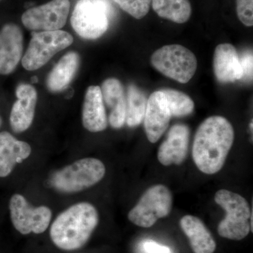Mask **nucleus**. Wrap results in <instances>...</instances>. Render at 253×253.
<instances>
[{
  "mask_svg": "<svg viewBox=\"0 0 253 253\" xmlns=\"http://www.w3.org/2000/svg\"><path fill=\"white\" fill-rule=\"evenodd\" d=\"M234 141V127L226 118L214 116L205 120L198 127L193 144V160L196 167L206 174L219 172Z\"/></svg>",
  "mask_w": 253,
  "mask_h": 253,
  "instance_id": "nucleus-1",
  "label": "nucleus"
},
{
  "mask_svg": "<svg viewBox=\"0 0 253 253\" xmlns=\"http://www.w3.org/2000/svg\"><path fill=\"white\" fill-rule=\"evenodd\" d=\"M98 224L99 214L94 206L79 203L56 217L50 229V237L60 249L74 251L86 244Z\"/></svg>",
  "mask_w": 253,
  "mask_h": 253,
  "instance_id": "nucleus-2",
  "label": "nucleus"
},
{
  "mask_svg": "<svg viewBox=\"0 0 253 253\" xmlns=\"http://www.w3.org/2000/svg\"><path fill=\"white\" fill-rule=\"evenodd\" d=\"M214 201L226 211L225 217L218 225L219 235L234 241L249 235L252 212L246 199L236 193L221 189L214 195Z\"/></svg>",
  "mask_w": 253,
  "mask_h": 253,
  "instance_id": "nucleus-3",
  "label": "nucleus"
},
{
  "mask_svg": "<svg viewBox=\"0 0 253 253\" xmlns=\"http://www.w3.org/2000/svg\"><path fill=\"white\" fill-rule=\"evenodd\" d=\"M106 174L104 163L99 159L86 158L56 171L50 178V185L60 192H79L99 182Z\"/></svg>",
  "mask_w": 253,
  "mask_h": 253,
  "instance_id": "nucleus-4",
  "label": "nucleus"
},
{
  "mask_svg": "<svg viewBox=\"0 0 253 253\" xmlns=\"http://www.w3.org/2000/svg\"><path fill=\"white\" fill-rule=\"evenodd\" d=\"M151 63L165 76L182 84L191 81L198 66L194 53L180 44H169L156 50Z\"/></svg>",
  "mask_w": 253,
  "mask_h": 253,
  "instance_id": "nucleus-5",
  "label": "nucleus"
},
{
  "mask_svg": "<svg viewBox=\"0 0 253 253\" xmlns=\"http://www.w3.org/2000/svg\"><path fill=\"white\" fill-rule=\"evenodd\" d=\"M29 45L22 57V66L27 71L39 69L55 54L71 46L73 38L63 31L33 32Z\"/></svg>",
  "mask_w": 253,
  "mask_h": 253,
  "instance_id": "nucleus-6",
  "label": "nucleus"
},
{
  "mask_svg": "<svg viewBox=\"0 0 253 253\" xmlns=\"http://www.w3.org/2000/svg\"><path fill=\"white\" fill-rule=\"evenodd\" d=\"M172 208L170 190L163 184H157L145 191L137 204L128 213V219L140 227H151L158 219L169 215Z\"/></svg>",
  "mask_w": 253,
  "mask_h": 253,
  "instance_id": "nucleus-7",
  "label": "nucleus"
},
{
  "mask_svg": "<svg viewBox=\"0 0 253 253\" xmlns=\"http://www.w3.org/2000/svg\"><path fill=\"white\" fill-rule=\"evenodd\" d=\"M71 23L81 38L97 39L109 28L106 4L101 0H79L73 10Z\"/></svg>",
  "mask_w": 253,
  "mask_h": 253,
  "instance_id": "nucleus-8",
  "label": "nucleus"
},
{
  "mask_svg": "<svg viewBox=\"0 0 253 253\" xmlns=\"http://www.w3.org/2000/svg\"><path fill=\"white\" fill-rule=\"evenodd\" d=\"M10 215L15 229L23 235L31 233L41 234L49 227L52 212L46 206L33 207L20 194L11 196L9 201Z\"/></svg>",
  "mask_w": 253,
  "mask_h": 253,
  "instance_id": "nucleus-9",
  "label": "nucleus"
},
{
  "mask_svg": "<svg viewBox=\"0 0 253 253\" xmlns=\"http://www.w3.org/2000/svg\"><path fill=\"white\" fill-rule=\"evenodd\" d=\"M71 3L69 0H51L23 13L21 21L31 31H59L67 22Z\"/></svg>",
  "mask_w": 253,
  "mask_h": 253,
  "instance_id": "nucleus-10",
  "label": "nucleus"
},
{
  "mask_svg": "<svg viewBox=\"0 0 253 253\" xmlns=\"http://www.w3.org/2000/svg\"><path fill=\"white\" fill-rule=\"evenodd\" d=\"M23 36L14 23L5 24L0 31V75L11 74L22 59Z\"/></svg>",
  "mask_w": 253,
  "mask_h": 253,
  "instance_id": "nucleus-11",
  "label": "nucleus"
},
{
  "mask_svg": "<svg viewBox=\"0 0 253 253\" xmlns=\"http://www.w3.org/2000/svg\"><path fill=\"white\" fill-rule=\"evenodd\" d=\"M171 118L164 94L161 90L152 93L144 118L145 131L150 142L154 144L159 140L167 130Z\"/></svg>",
  "mask_w": 253,
  "mask_h": 253,
  "instance_id": "nucleus-12",
  "label": "nucleus"
},
{
  "mask_svg": "<svg viewBox=\"0 0 253 253\" xmlns=\"http://www.w3.org/2000/svg\"><path fill=\"white\" fill-rule=\"evenodd\" d=\"M189 138V126L183 124L173 126L158 149V161L164 166L182 164L187 157Z\"/></svg>",
  "mask_w": 253,
  "mask_h": 253,
  "instance_id": "nucleus-13",
  "label": "nucleus"
},
{
  "mask_svg": "<svg viewBox=\"0 0 253 253\" xmlns=\"http://www.w3.org/2000/svg\"><path fill=\"white\" fill-rule=\"evenodd\" d=\"M16 102L10 114V126L15 133L27 130L34 119L38 99L36 88L28 84H19L16 88Z\"/></svg>",
  "mask_w": 253,
  "mask_h": 253,
  "instance_id": "nucleus-14",
  "label": "nucleus"
},
{
  "mask_svg": "<svg viewBox=\"0 0 253 253\" xmlns=\"http://www.w3.org/2000/svg\"><path fill=\"white\" fill-rule=\"evenodd\" d=\"M213 70L220 83H234L241 80L244 71L237 50L229 43L219 44L213 57Z\"/></svg>",
  "mask_w": 253,
  "mask_h": 253,
  "instance_id": "nucleus-15",
  "label": "nucleus"
},
{
  "mask_svg": "<svg viewBox=\"0 0 253 253\" xmlns=\"http://www.w3.org/2000/svg\"><path fill=\"white\" fill-rule=\"evenodd\" d=\"M82 120L84 127L91 132H99L107 128L109 121L100 86H90L86 89Z\"/></svg>",
  "mask_w": 253,
  "mask_h": 253,
  "instance_id": "nucleus-16",
  "label": "nucleus"
},
{
  "mask_svg": "<svg viewBox=\"0 0 253 253\" xmlns=\"http://www.w3.org/2000/svg\"><path fill=\"white\" fill-rule=\"evenodd\" d=\"M103 101L109 110L110 126L120 129L126 124V96L121 82L116 78H109L101 87Z\"/></svg>",
  "mask_w": 253,
  "mask_h": 253,
  "instance_id": "nucleus-17",
  "label": "nucleus"
},
{
  "mask_svg": "<svg viewBox=\"0 0 253 253\" xmlns=\"http://www.w3.org/2000/svg\"><path fill=\"white\" fill-rule=\"evenodd\" d=\"M31 154V147L28 143L18 140L8 131L0 132V177L9 175L15 166Z\"/></svg>",
  "mask_w": 253,
  "mask_h": 253,
  "instance_id": "nucleus-18",
  "label": "nucleus"
},
{
  "mask_svg": "<svg viewBox=\"0 0 253 253\" xmlns=\"http://www.w3.org/2000/svg\"><path fill=\"white\" fill-rule=\"evenodd\" d=\"M181 229L187 236L194 253H213L216 243L211 232L199 217L185 215L180 220Z\"/></svg>",
  "mask_w": 253,
  "mask_h": 253,
  "instance_id": "nucleus-19",
  "label": "nucleus"
},
{
  "mask_svg": "<svg viewBox=\"0 0 253 253\" xmlns=\"http://www.w3.org/2000/svg\"><path fill=\"white\" fill-rule=\"evenodd\" d=\"M79 66V54L75 51L66 53L48 76V89L51 92H59L67 87L76 76Z\"/></svg>",
  "mask_w": 253,
  "mask_h": 253,
  "instance_id": "nucleus-20",
  "label": "nucleus"
},
{
  "mask_svg": "<svg viewBox=\"0 0 253 253\" xmlns=\"http://www.w3.org/2000/svg\"><path fill=\"white\" fill-rule=\"evenodd\" d=\"M152 7L161 18L176 23H184L191 17L189 0H152Z\"/></svg>",
  "mask_w": 253,
  "mask_h": 253,
  "instance_id": "nucleus-21",
  "label": "nucleus"
},
{
  "mask_svg": "<svg viewBox=\"0 0 253 253\" xmlns=\"http://www.w3.org/2000/svg\"><path fill=\"white\" fill-rule=\"evenodd\" d=\"M148 99L139 88L130 84L126 97V123L129 127L139 126L144 121Z\"/></svg>",
  "mask_w": 253,
  "mask_h": 253,
  "instance_id": "nucleus-22",
  "label": "nucleus"
},
{
  "mask_svg": "<svg viewBox=\"0 0 253 253\" xmlns=\"http://www.w3.org/2000/svg\"><path fill=\"white\" fill-rule=\"evenodd\" d=\"M161 91L165 95L172 117H184L194 112V101L185 93L172 89Z\"/></svg>",
  "mask_w": 253,
  "mask_h": 253,
  "instance_id": "nucleus-23",
  "label": "nucleus"
},
{
  "mask_svg": "<svg viewBox=\"0 0 253 253\" xmlns=\"http://www.w3.org/2000/svg\"><path fill=\"white\" fill-rule=\"evenodd\" d=\"M120 7L136 19H141L149 13L152 0H114Z\"/></svg>",
  "mask_w": 253,
  "mask_h": 253,
  "instance_id": "nucleus-24",
  "label": "nucleus"
},
{
  "mask_svg": "<svg viewBox=\"0 0 253 253\" xmlns=\"http://www.w3.org/2000/svg\"><path fill=\"white\" fill-rule=\"evenodd\" d=\"M236 12L241 22L248 27L253 25V0H236Z\"/></svg>",
  "mask_w": 253,
  "mask_h": 253,
  "instance_id": "nucleus-25",
  "label": "nucleus"
},
{
  "mask_svg": "<svg viewBox=\"0 0 253 253\" xmlns=\"http://www.w3.org/2000/svg\"><path fill=\"white\" fill-rule=\"evenodd\" d=\"M141 251L144 253H172L168 246H163L152 240H146L141 244Z\"/></svg>",
  "mask_w": 253,
  "mask_h": 253,
  "instance_id": "nucleus-26",
  "label": "nucleus"
},
{
  "mask_svg": "<svg viewBox=\"0 0 253 253\" xmlns=\"http://www.w3.org/2000/svg\"><path fill=\"white\" fill-rule=\"evenodd\" d=\"M241 66L244 71V76L247 79L253 80V54H248L241 59ZM242 78V79H243Z\"/></svg>",
  "mask_w": 253,
  "mask_h": 253,
  "instance_id": "nucleus-27",
  "label": "nucleus"
},
{
  "mask_svg": "<svg viewBox=\"0 0 253 253\" xmlns=\"http://www.w3.org/2000/svg\"><path fill=\"white\" fill-rule=\"evenodd\" d=\"M38 78L33 77V78H32V82H33V83H38Z\"/></svg>",
  "mask_w": 253,
  "mask_h": 253,
  "instance_id": "nucleus-28",
  "label": "nucleus"
},
{
  "mask_svg": "<svg viewBox=\"0 0 253 253\" xmlns=\"http://www.w3.org/2000/svg\"><path fill=\"white\" fill-rule=\"evenodd\" d=\"M1 123H2V121H1V118L0 117V126H1Z\"/></svg>",
  "mask_w": 253,
  "mask_h": 253,
  "instance_id": "nucleus-29",
  "label": "nucleus"
}]
</instances>
